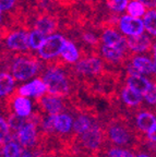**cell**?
<instances>
[{"label":"cell","instance_id":"1f68e13d","mask_svg":"<svg viewBox=\"0 0 156 157\" xmlns=\"http://www.w3.org/2000/svg\"><path fill=\"white\" fill-rule=\"evenodd\" d=\"M41 157H74V156L69 154L66 151H50V152L44 153Z\"/></svg>","mask_w":156,"mask_h":157},{"label":"cell","instance_id":"f546056e","mask_svg":"<svg viewBox=\"0 0 156 157\" xmlns=\"http://www.w3.org/2000/svg\"><path fill=\"white\" fill-rule=\"evenodd\" d=\"M144 101L147 105L156 106V80L152 81V85L147 93L144 95Z\"/></svg>","mask_w":156,"mask_h":157},{"label":"cell","instance_id":"484cf974","mask_svg":"<svg viewBox=\"0 0 156 157\" xmlns=\"http://www.w3.org/2000/svg\"><path fill=\"white\" fill-rule=\"evenodd\" d=\"M127 12L128 15H130V17L140 19L141 17H144L146 14V9L141 2H139L137 0H133V1H130L129 5H128Z\"/></svg>","mask_w":156,"mask_h":157},{"label":"cell","instance_id":"d6986e66","mask_svg":"<svg viewBox=\"0 0 156 157\" xmlns=\"http://www.w3.org/2000/svg\"><path fill=\"white\" fill-rule=\"evenodd\" d=\"M15 78L9 72L2 71L0 74V95L1 98H6L14 92Z\"/></svg>","mask_w":156,"mask_h":157},{"label":"cell","instance_id":"4316f807","mask_svg":"<svg viewBox=\"0 0 156 157\" xmlns=\"http://www.w3.org/2000/svg\"><path fill=\"white\" fill-rule=\"evenodd\" d=\"M7 121H8V124H9L10 129H11V131L17 133L18 131H20L25 125V123H26V118L20 117L17 113H13L10 116H8Z\"/></svg>","mask_w":156,"mask_h":157},{"label":"cell","instance_id":"603a6c76","mask_svg":"<svg viewBox=\"0 0 156 157\" xmlns=\"http://www.w3.org/2000/svg\"><path fill=\"white\" fill-rule=\"evenodd\" d=\"M102 155L104 157H137L135 153L126 148H120V147L109 146L105 145L102 151Z\"/></svg>","mask_w":156,"mask_h":157},{"label":"cell","instance_id":"d6a6232c","mask_svg":"<svg viewBox=\"0 0 156 157\" xmlns=\"http://www.w3.org/2000/svg\"><path fill=\"white\" fill-rule=\"evenodd\" d=\"M15 1L17 0H0V11H1V13L13 8Z\"/></svg>","mask_w":156,"mask_h":157},{"label":"cell","instance_id":"e0dca14e","mask_svg":"<svg viewBox=\"0 0 156 157\" xmlns=\"http://www.w3.org/2000/svg\"><path fill=\"white\" fill-rule=\"evenodd\" d=\"M126 84H127V86H129L130 88H132L133 91H135L137 93L144 96L147 93L150 87H151L152 81L147 80L146 78H144L143 75L137 74V75H127Z\"/></svg>","mask_w":156,"mask_h":157},{"label":"cell","instance_id":"cb8c5ba5","mask_svg":"<svg viewBox=\"0 0 156 157\" xmlns=\"http://www.w3.org/2000/svg\"><path fill=\"white\" fill-rule=\"evenodd\" d=\"M23 148L17 141H12L1 146V157H22Z\"/></svg>","mask_w":156,"mask_h":157},{"label":"cell","instance_id":"9a60e30c","mask_svg":"<svg viewBox=\"0 0 156 157\" xmlns=\"http://www.w3.org/2000/svg\"><path fill=\"white\" fill-rule=\"evenodd\" d=\"M128 48L131 52L140 54V52H149L152 47V42L146 34H141L138 36H131L127 38Z\"/></svg>","mask_w":156,"mask_h":157},{"label":"cell","instance_id":"5bb4252c","mask_svg":"<svg viewBox=\"0 0 156 157\" xmlns=\"http://www.w3.org/2000/svg\"><path fill=\"white\" fill-rule=\"evenodd\" d=\"M128 48V45H117V46H109V45H103L100 48L103 57L111 62V63H120L123 61L126 56V50Z\"/></svg>","mask_w":156,"mask_h":157},{"label":"cell","instance_id":"44dd1931","mask_svg":"<svg viewBox=\"0 0 156 157\" xmlns=\"http://www.w3.org/2000/svg\"><path fill=\"white\" fill-rule=\"evenodd\" d=\"M34 27H35L34 29L39 31L41 33H43V34L48 37V36H50L51 33L56 29L57 25H56V22H55L50 17H46V15H45V17H41L36 20Z\"/></svg>","mask_w":156,"mask_h":157},{"label":"cell","instance_id":"ab89813d","mask_svg":"<svg viewBox=\"0 0 156 157\" xmlns=\"http://www.w3.org/2000/svg\"><path fill=\"white\" fill-rule=\"evenodd\" d=\"M100 155H102V154H100ZM102 157H104V156H103V155H102Z\"/></svg>","mask_w":156,"mask_h":157},{"label":"cell","instance_id":"6da1fadb","mask_svg":"<svg viewBox=\"0 0 156 157\" xmlns=\"http://www.w3.org/2000/svg\"><path fill=\"white\" fill-rule=\"evenodd\" d=\"M104 128L105 145L115 147H124L138 153L141 150L146 135H143L137 130L133 119L126 113L111 109L100 117Z\"/></svg>","mask_w":156,"mask_h":157},{"label":"cell","instance_id":"f35d334b","mask_svg":"<svg viewBox=\"0 0 156 157\" xmlns=\"http://www.w3.org/2000/svg\"><path fill=\"white\" fill-rule=\"evenodd\" d=\"M137 157H152V156L149 154V153L142 152V151H140V152L137 153Z\"/></svg>","mask_w":156,"mask_h":157},{"label":"cell","instance_id":"836d02e7","mask_svg":"<svg viewBox=\"0 0 156 157\" xmlns=\"http://www.w3.org/2000/svg\"><path fill=\"white\" fill-rule=\"evenodd\" d=\"M83 39L90 45H97V38L92 33H84L83 34Z\"/></svg>","mask_w":156,"mask_h":157},{"label":"cell","instance_id":"d590c367","mask_svg":"<svg viewBox=\"0 0 156 157\" xmlns=\"http://www.w3.org/2000/svg\"><path fill=\"white\" fill-rule=\"evenodd\" d=\"M146 139L153 143H156V125L146 134Z\"/></svg>","mask_w":156,"mask_h":157},{"label":"cell","instance_id":"277c9868","mask_svg":"<svg viewBox=\"0 0 156 157\" xmlns=\"http://www.w3.org/2000/svg\"><path fill=\"white\" fill-rule=\"evenodd\" d=\"M73 72L82 78H94L104 73V63L98 57H88L79 60L74 64Z\"/></svg>","mask_w":156,"mask_h":157},{"label":"cell","instance_id":"e575fe53","mask_svg":"<svg viewBox=\"0 0 156 157\" xmlns=\"http://www.w3.org/2000/svg\"><path fill=\"white\" fill-rule=\"evenodd\" d=\"M137 1L141 2L145 8H150V9L156 8V0H137Z\"/></svg>","mask_w":156,"mask_h":157},{"label":"cell","instance_id":"7402d4cb","mask_svg":"<svg viewBox=\"0 0 156 157\" xmlns=\"http://www.w3.org/2000/svg\"><path fill=\"white\" fill-rule=\"evenodd\" d=\"M61 58L64 59V61L68 62V63H76L80 59V52H79L76 46L72 42H67L66 46H64L62 54H61Z\"/></svg>","mask_w":156,"mask_h":157},{"label":"cell","instance_id":"7a4b0ae2","mask_svg":"<svg viewBox=\"0 0 156 157\" xmlns=\"http://www.w3.org/2000/svg\"><path fill=\"white\" fill-rule=\"evenodd\" d=\"M41 80L46 84L47 93L49 95L59 98H70L76 95L73 93V76L69 78L59 66L49 67L43 73Z\"/></svg>","mask_w":156,"mask_h":157},{"label":"cell","instance_id":"4fadbf2b","mask_svg":"<svg viewBox=\"0 0 156 157\" xmlns=\"http://www.w3.org/2000/svg\"><path fill=\"white\" fill-rule=\"evenodd\" d=\"M6 46L12 52H26L29 48V34L25 31H14L6 39Z\"/></svg>","mask_w":156,"mask_h":157},{"label":"cell","instance_id":"ac0fdd59","mask_svg":"<svg viewBox=\"0 0 156 157\" xmlns=\"http://www.w3.org/2000/svg\"><path fill=\"white\" fill-rule=\"evenodd\" d=\"M131 64L140 72V74L154 73L153 60L145 56H134L131 60Z\"/></svg>","mask_w":156,"mask_h":157},{"label":"cell","instance_id":"4dcf8cb0","mask_svg":"<svg viewBox=\"0 0 156 157\" xmlns=\"http://www.w3.org/2000/svg\"><path fill=\"white\" fill-rule=\"evenodd\" d=\"M0 123H1V135H0V137H1V143H2L6 140V137L11 133V129H10L6 118L2 117V116H1V122Z\"/></svg>","mask_w":156,"mask_h":157},{"label":"cell","instance_id":"d4e9b609","mask_svg":"<svg viewBox=\"0 0 156 157\" xmlns=\"http://www.w3.org/2000/svg\"><path fill=\"white\" fill-rule=\"evenodd\" d=\"M47 36L44 35L43 33H41L39 31L36 29H33L32 32L29 34V49H33V50H37L38 52L41 47L43 46V44L46 40Z\"/></svg>","mask_w":156,"mask_h":157},{"label":"cell","instance_id":"30bf717a","mask_svg":"<svg viewBox=\"0 0 156 157\" xmlns=\"http://www.w3.org/2000/svg\"><path fill=\"white\" fill-rule=\"evenodd\" d=\"M119 29L124 35L128 37L131 36H138V35L143 34L145 26H144L143 20L132 17L130 15H123L119 20Z\"/></svg>","mask_w":156,"mask_h":157},{"label":"cell","instance_id":"52a82bcc","mask_svg":"<svg viewBox=\"0 0 156 157\" xmlns=\"http://www.w3.org/2000/svg\"><path fill=\"white\" fill-rule=\"evenodd\" d=\"M39 128L36 124L26 122L24 127L17 132V142L23 150L34 151L38 145Z\"/></svg>","mask_w":156,"mask_h":157},{"label":"cell","instance_id":"ba28073f","mask_svg":"<svg viewBox=\"0 0 156 157\" xmlns=\"http://www.w3.org/2000/svg\"><path fill=\"white\" fill-rule=\"evenodd\" d=\"M120 98H121V103L124 106V113L132 119H133L134 113L140 110L141 108H143L142 107V101H143L142 95L127 85L121 88Z\"/></svg>","mask_w":156,"mask_h":157},{"label":"cell","instance_id":"8992f818","mask_svg":"<svg viewBox=\"0 0 156 157\" xmlns=\"http://www.w3.org/2000/svg\"><path fill=\"white\" fill-rule=\"evenodd\" d=\"M67 42L68 40L60 34L50 35L47 37L43 46L38 50L39 57L44 60H51L58 57L59 55L61 56Z\"/></svg>","mask_w":156,"mask_h":157},{"label":"cell","instance_id":"f1b7e54d","mask_svg":"<svg viewBox=\"0 0 156 157\" xmlns=\"http://www.w3.org/2000/svg\"><path fill=\"white\" fill-rule=\"evenodd\" d=\"M129 0H107V6L114 12H122L127 10Z\"/></svg>","mask_w":156,"mask_h":157},{"label":"cell","instance_id":"8fae6325","mask_svg":"<svg viewBox=\"0 0 156 157\" xmlns=\"http://www.w3.org/2000/svg\"><path fill=\"white\" fill-rule=\"evenodd\" d=\"M74 119L71 113H60L56 117V135L62 141L70 139L73 134Z\"/></svg>","mask_w":156,"mask_h":157},{"label":"cell","instance_id":"83f0119b","mask_svg":"<svg viewBox=\"0 0 156 157\" xmlns=\"http://www.w3.org/2000/svg\"><path fill=\"white\" fill-rule=\"evenodd\" d=\"M145 29L151 35L156 37V10H151L144 15L143 19Z\"/></svg>","mask_w":156,"mask_h":157},{"label":"cell","instance_id":"3957f363","mask_svg":"<svg viewBox=\"0 0 156 157\" xmlns=\"http://www.w3.org/2000/svg\"><path fill=\"white\" fill-rule=\"evenodd\" d=\"M41 63L31 56H20L12 60L10 71L18 81H26L41 71Z\"/></svg>","mask_w":156,"mask_h":157},{"label":"cell","instance_id":"ffe728a7","mask_svg":"<svg viewBox=\"0 0 156 157\" xmlns=\"http://www.w3.org/2000/svg\"><path fill=\"white\" fill-rule=\"evenodd\" d=\"M103 45H109V46H117V45L127 44V38L122 37L117 31L112 29H107L104 31L102 35Z\"/></svg>","mask_w":156,"mask_h":157},{"label":"cell","instance_id":"9c48e42d","mask_svg":"<svg viewBox=\"0 0 156 157\" xmlns=\"http://www.w3.org/2000/svg\"><path fill=\"white\" fill-rule=\"evenodd\" d=\"M133 123L141 134L146 135L156 125V116L151 109L141 108L133 116Z\"/></svg>","mask_w":156,"mask_h":157},{"label":"cell","instance_id":"5b68a950","mask_svg":"<svg viewBox=\"0 0 156 157\" xmlns=\"http://www.w3.org/2000/svg\"><path fill=\"white\" fill-rule=\"evenodd\" d=\"M38 110L43 115L57 116L68 111V103L66 98H59L51 95H45L36 99Z\"/></svg>","mask_w":156,"mask_h":157},{"label":"cell","instance_id":"2e32d148","mask_svg":"<svg viewBox=\"0 0 156 157\" xmlns=\"http://www.w3.org/2000/svg\"><path fill=\"white\" fill-rule=\"evenodd\" d=\"M12 109L13 113L23 118H27L32 115V103L27 97L19 96L17 94V90L14 91L12 99Z\"/></svg>","mask_w":156,"mask_h":157},{"label":"cell","instance_id":"8d00e7d4","mask_svg":"<svg viewBox=\"0 0 156 157\" xmlns=\"http://www.w3.org/2000/svg\"><path fill=\"white\" fill-rule=\"evenodd\" d=\"M152 55H153V63H154V74L156 75V43L152 47Z\"/></svg>","mask_w":156,"mask_h":157},{"label":"cell","instance_id":"74e56055","mask_svg":"<svg viewBox=\"0 0 156 157\" xmlns=\"http://www.w3.org/2000/svg\"><path fill=\"white\" fill-rule=\"evenodd\" d=\"M22 157H34L33 153L29 150H23V153H22Z\"/></svg>","mask_w":156,"mask_h":157},{"label":"cell","instance_id":"7c38bea8","mask_svg":"<svg viewBox=\"0 0 156 157\" xmlns=\"http://www.w3.org/2000/svg\"><path fill=\"white\" fill-rule=\"evenodd\" d=\"M47 92V86L41 78H35L32 82L22 85L17 90V94L23 97H36L37 99L43 96Z\"/></svg>","mask_w":156,"mask_h":157}]
</instances>
